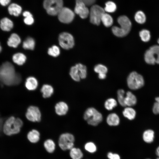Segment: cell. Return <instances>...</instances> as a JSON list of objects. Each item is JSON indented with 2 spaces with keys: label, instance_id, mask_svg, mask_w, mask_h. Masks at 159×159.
Masks as SVG:
<instances>
[{
  "label": "cell",
  "instance_id": "obj_30",
  "mask_svg": "<svg viewBox=\"0 0 159 159\" xmlns=\"http://www.w3.org/2000/svg\"><path fill=\"white\" fill-rule=\"evenodd\" d=\"M70 75L72 79L76 82L80 81V77L78 69L75 65L72 67L70 69Z\"/></svg>",
  "mask_w": 159,
  "mask_h": 159
},
{
  "label": "cell",
  "instance_id": "obj_2",
  "mask_svg": "<svg viewBox=\"0 0 159 159\" xmlns=\"http://www.w3.org/2000/svg\"><path fill=\"white\" fill-rule=\"evenodd\" d=\"M117 21L120 27L113 26L112 28L113 33L118 37L126 36L131 30L132 24L130 20L127 16L122 15L118 17Z\"/></svg>",
  "mask_w": 159,
  "mask_h": 159
},
{
  "label": "cell",
  "instance_id": "obj_11",
  "mask_svg": "<svg viewBox=\"0 0 159 159\" xmlns=\"http://www.w3.org/2000/svg\"><path fill=\"white\" fill-rule=\"evenodd\" d=\"M57 15L59 21L65 24L71 22L74 17V12L69 9L65 7H63Z\"/></svg>",
  "mask_w": 159,
  "mask_h": 159
},
{
  "label": "cell",
  "instance_id": "obj_21",
  "mask_svg": "<svg viewBox=\"0 0 159 159\" xmlns=\"http://www.w3.org/2000/svg\"><path fill=\"white\" fill-rule=\"evenodd\" d=\"M40 133L37 130L33 129L30 131L27 135V138L29 141L32 143H37L39 140Z\"/></svg>",
  "mask_w": 159,
  "mask_h": 159
},
{
  "label": "cell",
  "instance_id": "obj_9",
  "mask_svg": "<svg viewBox=\"0 0 159 159\" xmlns=\"http://www.w3.org/2000/svg\"><path fill=\"white\" fill-rule=\"evenodd\" d=\"M74 141V138L72 134L68 133H63L59 137V145L62 150H70L73 148Z\"/></svg>",
  "mask_w": 159,
  "mask_h": 159
},
{
  "label": "cell",
  "instance_id": "obj_19",
  "mask_svg": "<svg viewBox=\"0 0 159 159\" xmlns=\"http://www.w3.org/2000/svg\"><path fill=\"white\" fill-rule=\"evenodd\" d=\"M107 124L110 126H116L119 125L120 120L118 115L114 113L109 114L106 119Z\"/></svg>",
  "mask_w": 159,
  "mask_h": 159
},
{
  "label": "cell",
  "instance_id": "obj_46",
  "mask_svg": "<svg viewBox=\"0 0 159 159\" xmlns=\"http://www.w3.org/2000/svg\"><path fill=\"white\" fill-rule=\"evenodd\" d=\"M98 77L100 79H104L106 77V74L102 73L98 74Z\"/></svg>",
  "mask_w": 159,
  "mask_h": 159
},
{
  "label": "cell",
  "instance_id": "obj_15",
  "mask_svg": "<svg viewBox=\"0 0 159 159\" xmlns=\"http://www.w3.org/2000/svg\"><path fill=\"white\" fill-rule=\"evenodd\" d=\"M13 25L12 21L7 17L2 18L0 21V27L4 31H10L13 28Z\"/></svg>",
  "mask_w": 159,
  "mask_h": 159
},
{
  "label": "cell",
  "instance_id": "obj_37",
  "mask_svg": "<svg viewBox=\"0 0 159 159\" xmlns=\"http://www.w3.org/2000/svg\"><path fill=\"white\" fill-rule=\"evenodd\" d=\"M48 53L50 56L54 57H57L60 54V49L57 46L53 45L48 49Z\"/></svg>",
  "mask_w": 159,
  "mask_h": 159
},
{
  "label": "cell",
  "instance_id": "obj_25",
  "mask_svg": "<svg viewBox=\"0 0 159 159\" xmlns=\"http://www.w3.org/2000/svg\"><path fill=\"white\" fill-rule=\"evenodd\" d=\"M154 138V132L152 130H145L143 134V139L144 141L148 143H152Z\"/></svg>",
  "mask_w": 159,
  "mask_h": 159
},
{
  "label": "cell",
  "instance_id": "obj_4",
  "mask_svg": "<svg viewBox=\"0 0 159 159\" xmlns=\"http://www.w3.org/2000/svg\"><path fill=\"white\" fill-rule=\"evenodd\" d=\"M83 117L88 124L93 126L97 125L103 119L102 114L92 107H89L86 110Z\"/></svg>",
  "mask_w": 159,
  "mask_h": 159
},
{
  "label": "cell",
  "instance_id": "obj_8",
  "mask_svg": "<svg viewBox=\"0 0 159 159\" xmlns=\"http://www.w3.org/2000/svg\"><path fill=\"white\" fill-rule=\"evenodd\" d=\"M105 13L104 9L97 5L92 6L89 11L90 22L95 25H99L101 22V19Z\"/></svg>",
  "mask_w": 159,
  "mask_h": 159
},
{
  "label": "cell",
  "instance_id": "obj_49",
  "mask_svg": "<svg viewBox=\"0 0 159 159\" xmlns=\"http://www.w3.org/2000/svg\"><path fill=\"white\" fill-rule=\"evenodd\" d=\"M156 102H157L159 105V97H157L155 98Z\"/></svg>",
  "mask_w": 159,
  "mask_h": 159
},
{
  "label": "cell",
  "instance_id": "obj_6",
  "mask_svg": "<svg viewBox=\"0 0 159 159\" xmlns=\"http://www.w3.org/2000/svg\"><path fill=\"white\" fill-rule=\"evenodd\" d=\"M62 0H44L43 6L47 13L51 15H57L63 7Z\"/></svg>",
  "mask_w": 159,
  "mask_h": 159
},
{
  "label": "cell",
  "instance_id": "obj_10",
  "mask_svg": "<svg viewBox=\"0 0 159 159\" xmlns=\"http://www.w3.org/2000/svg\"><path fill=\"white\" fill-rule=\"evenodd\" d=\"M59 42L60 46L65 49L72 48L74 45V40L73 36L66 32H62L59 34Z\"/></svg>",
  "mask_w": 159,
  "mask_h": 159
},
{
  "label": "cell",
  "instance_id": "obj_32",
  "mask_svg": "<svg viewBox=\"0 0 159 159\" xmlns=\"http://www.w3.org/2000/svg\"><path fill=\"white\" fill-rule=\"evenodd\" d=\"M135 21L138 23L143 24L146 20V17L145 14L142 11H138L135 14L134 17Z\"/></svg>",
  "mask_w": 159,
  "mask_h": 159
},
{
  "label": "cell",
  "instance_id": "obj_29",
  "mask_svg": "<svg viewBox=\"0 0 159 159\" xmlns=\"http://www.w3.org/2000/svg\"><path fill=\"white\" fill-rule=\"evenodd\" d=\"M101 21L105 26L109 27L112 24L113 19L110 14L105 13L102 17Z\"/></svg>",
  "mask_w": 159,
  "mask_h": 159
},
{
  "label": "cell",
  "instance_id": "obj_17",
  "mask_svg": "<svg viewBox=\"0 0 159 159\" xmlns=\"http://www.w3.org/2000/svg\"><path fill=\"white\" fill-rule=\"evenodd\" d=\"M38 85V81L34 77H29L26 79L25 86L28 90H34L37 89Z\"/></svg>",
  "mask_w": 159,
  "mask_h": 159
},
{
  "label": "cell",
  "instance_id": "obj_35",
  "mask_svg": "<svg viewBox=\"0 0 159 159\" xmlns=\"http://www.w3.org/2000/svg\"><path fill=\"white\" fill-rule=\"evenodd\" d=\"M75 66L78 69L81 79L85 78L87 74V69L86 66L80 63L77 64Z\"/></svg>",
  "mask_w": 159,
  "mask_h": 159
},
{
  "label": "cell",
  "instance_id": "obj_52",
  "mask_svg": "<svg viewBox=\"0 0 159 159\" xmlns=\"http://www.w3.org/2000/svg\"><path fill=\"white\" fill-rule=\"evenodd\" d=\"M156 159H159V157L158 158Z\"/></svg>",
  "mask_w": 159,
  "mask_h": 159
},
{
  "label": "cell",
  "instance_id": "obj_23",
  "mask_svg": "<svg viewBox=\"0 0 159 159\" xmlns=\"http://www.w3.org/2000/svg\"><path fill=\"white\" fill-rule=\"evenodd\" d=\"M12 60L14 63L18 65H21L25 62L26 57L23 54L18 53L14 54L13 56Z\"/></svg>",
  "mask_w": 159,
  "mask_h": 159
},
{
  "label": "cell",
  "instance_id": "obj_7",
  "mask_svg": "<svg viewBox=\"0 0 159 159\" xmlns=\"http://www.w3.org/2000/svg\"><path fill=\"white\" fill-rule=\"evenodd\" d=\"M144 59L148 64H159V45L152 46L147 49L145 53Z\"/></svg>",
  "mask_w": 159,
  "mask_h": 159
},
{
  "label": "cell",
  "instance_id": "obj_34",
  "mask_svg": "<svg viewBox=\"0 0 159 159\" xmlns=\"http://www.w3.org/2000/svg\"><path fill=\"white\" fill-rule=\"evenodd\" d=\"M141 40L144 42H147L150 39L151 36L150 31L146 29L140 31L139 33Z\"/></svg>",
  "mask_w": 159,
  "mask_h": 159
},
{
  "label": "cell",
  "instance_id": "obj_31",
  "mask_svg": "<svg viewBox=\"0 0 159 159\" xmlns=\"http://www.w3.org/2000/svg\"><path fill=\"white\" fill-rule=\"evenodd\" d=\"M117 105L116 100L113 98H110L106 100L104 103L105 108L107 110H110Z\"/></svg>",
  "mask_w": 159,
  "mask_h": 159
},
{
  "label": "cell",
  "instance_id": "obj_47",
  "mask_svg": "<svg viewBox=\"0 0 159 159\" xmlns=\"http://www.w3.org/2000/svg\"><path fill=\"white\" fill-rule=\"evenodd\" d=\"M3 120L1 117H0V132L1 131L2 127H3Z\"/></svg>",
  "mask_w": 159,
  "mask_h": 159
},
{
  "label": "cell",
  "instance_id": "obj_33",
  "mask_svg": "<svg viewBox=\"0 0 159 159\" xmlns=\"http://www.w3.org/2000/svg\"><path fill=\"white\" fill-rule=\"evenodd\" d=\"M125 91L122 89H119L117 91V98L118 102L122 107L126 106L125 103Z\"/></svg>",
  "mask_w": 159,
  "mask_h": 159
},
{
  "label": "cell",
  "instance_id": "obj_27",
  "mask_svg": "<svg viewBox=\"0 0 159 159\" xmlns=\"http://www.w3.org/2000/svg\"><path fill=\"white\" fill-rule=\"evenodd\" d=\"M69 155L72 159H81L83 156L81 150L79 148L74 147L70 150Z\"/></svg>",
  "mask_w": 159,
  "mask_h": 159
},
{
  "label": "cell",
  "instance_id": "obj_36",
  "mask_svg": "<svg viewBox=\"0 0 159 159\" xmlns=\"http://www.w3.org/2000/svg\"><path fill=\"white\" fill-rule=\"evenodd\" d=\"M105 7L104 10L108 13H113L116 10L117 7L115 4L112 1H108L105 4Z\"/></svg>",
  "mask_w": 159,
  "mask_h": 159
},
{
  "label": "cell",
  "instance_id": "obj_48",
  "mask_svg": "<svg viewBox=\"0 0 159 159\" xmlns=\"http://www.w3.org/2000/svg\"><path fill=\"white\" fill-rule=\"evenodd\" d=\"M156 155L159 157V146L157 148L156 151Z\"/></svg>",
  "mask_w": 159,
  "mask_h": 159
},
{
  "label": "cell",
  "instance_id": "obj_50",
  "mask_svg": "<svg viewBox=\"0 0 159 159\" xmlns=\"http://www.w3.org/2000/svg\"><path fill=\"white\" fill-rule=\"evenodd\" d=\"M1 49H2V48H1V47L0 45V52H1Z\"/></svg>",
  "mask_w": 159,
  "mask_h": 159
},
{
  "label": "cell",
  "instance_id": "obj_53",
  "mask_svg": "<svg viewBox=\"0 0 159 159\" xmlns=\"http://www.w3.org/2000/svg\"><path fill=\"white\" fill-rule=\"evenodd\" d=\"M150 159V158H147V159Z\"/></svg>",
  "mask_w": 159,
  "mask_h": 159
},
{
  "label": "cell",
  "instance_id": "obj_42",
  "mask_svg": "<svg viewBox=\"0 0 159 159\" xmlns=\"http://www.w3.org/2000/svg\"><path fill=\"white\" fill-rule=\"evenodd\" d=\"M153 111L155 114H159V105L156 102L153 105Z\"/></svg>",
  "mask_w": 159,
  "mask_h": 159
},
{
  "label": "cell",
  "instance_id": "obj_44",
  "mask_svg": "<svg viewBox=\"0 0 159 159\" xmlns=\"http://www.w3.org/2000/svg\"><path fill=\"white\" fill-rule=\"evenodd\" d=\"M11 0H0V4L3 6H5L9 4Z\"/></svg>",
  "mask_w": 159,
  "mask_h": 159
},
{
  "label": "cell",
  "instance_id": "obj_26",
  "mask_svg": "<svg viewBox=\"0 0 159 159\" xmlns=\"http://www.w3.org/2000/svg\"><path fill=\"white\" fill-rule=\"evenodd\" d=\"M44 146L46 151L49 153H53L55 150V143L51 139L46 140L44 143Z\"/></svg>",
  "mask_w": 159,
  "mask_h": 159
},
{
  "label": "cell",
  "instance_id": "obj_43",
  "mask_svg": "<svg viewBox=\"0 0 159 159\" xmlns=\"http://www.w3.org/2000/svg\"><path fill=\"white\" fill-rule=\"evenodd\" d=\"M86 6L92 5L95 2L96 0H81Z\"/></svg>",
  "mask_w": 159,
  "mask_h": 159
},
{
  "label": "cell",
  "instance_id": "obj_5",
  "mask_svg": "<svg viewBox=\"0 0 159 159\" xmlns=\"http://www.w3.org/2000/svg\"><path fill=\"white\" fill-rule=\"evenodd\" d=\"M127 83L129 88L132 90H137L144 85V80L143 76L136 72H131L127 78Z\"/></svg>",
  "mask_w": 159,
  "mask_h": 159
},
{
  "label": "cell",
  "instance_id": "obj_28",
  "mask_svg": "<svg viewBox=\"0 0 159 159\" xmlns=\"http://www.w3.org/2000/svg\"><path fill=\"white\" fill-rule=\"evenodd\" d=\"M35 45L34 39L32 37H28L23 42V47L25 49L33 50Z\"/></svg>",
  "mask_w": 159,
  "mask_h": 159
},
{
  "label": "cell",
  "instance_id": "obj_45",
  "mask_svg": "<svg viewBox=\"0 0 159 159\" xmlns=\"http://www.w3.org/2000/svg\"><path fill=\"white\" fill-rule=\"evenodd\" d=\"M23 16L25 17H27L30 16H32V15L30 12L28 11H25L23 13Z\"/></svg>",
  "mask_w": 159,
  "mask_h": 159
},
{
  "label": "cell",
  "instance_id": "obj_18",
  "mask_svg": "<svg viewBox=\"0 0 159 159\" xmlns=\"http://www.w3.org/2000/svg\"><path fill=\"white\" fill-rule=\"evenodd\" d=\"M137 100L135 96L130 91H127L126 94L125 103L126 106L131 107L136 105Z\"/></svg>",
  "mask_w": 159,
  "mask_h": 159
},
{
  "label": "cell",
  "instance_id": "obj_22",
  "mask_svg": "<svg viewBox=\"0 0 159 159\" xmlns=\"http://www.w3.org/2000/svg\"><path fill=\"white\" fill-rule=\"evenodd\" d=\"M41 91L43 97L47 98L50 97L52 95L54 92V89L51 85L44 84L42 87Z\"/></svg>",
  "mask_w": 159,
  "mask_h": 159
},
{
  "label": "cell",
  "instance_id": "obj_40",
  "mask_svg": "<svg viewBox=\"0 0 159 159\" xmlns=\"http://www.w3.org/2000/svg\"><path fill=\"white\" fill-rule=\"evenodd\" d=\"M24 23L28 25L32 24L34 22V19L32 16L25 17L24 20Z\"/></svg>",
  "mask_w": 159,
  "mask_h": 159
},
{
  "label": "cell",
  "instance_id": "obj_41",
  "mask_svg": "<svg viewBox=\"0 0 159 159\" xmlns=\"http://www.w3.org/2000/svg\"><path fill=\"white\" fill-rule=\"evenodd\" d=\"M107 156L109 159H120V156L118 154L111 152L108 153Z\"/></svg>",
  "mask_w": 159,
  "mask_h": 159
},
{
  "label": "cell",
  "instance_id": "obj_39",
  "mask_svg": "<svg viewBox=\"0 0 159 159\" xmlns=\"http://www.w3.org/2000/svg\"><path fill=\"white\" fill-rule=\"evenodd\" d=\"M85 148L87 151L91 153L95 152L97 149L95 145L91 142H88L86 143Z\"/></svg>",
  "mask_w": 159,
  "mask_h": 159
},
{
  "label": "cell",
  "instance_id": "obj_51",
  "mask_svg": "<svg viewBox=\"0 0 159 159\" xmlns=\"http://www.w3.org/2000/svg\"><path fill=\"white\" fill-rule=\"evenodd\" d=\"M157 42H158V43L159 44V38L158 39V40H157Z\"/></svg>",
  "mask_w": 159,
  "mask_h": 159
},
{
  "label": "cell",
  "instance_id": "obj_3",
  "mask_svg": "<svg viewBox=\"0 0 159 159\" xmlns=\"http://www.w3.org/2000/svg\"><path fill=\"white\" fill-rule=\"evenodd\" d=\"M23 124V122L20 119L11 116L8 118L4 124L3 132L8 135L18 133Z\"/></svg>",
  "mask_w": 159,
  "mask_h": 159
},
{
  "label": "cell",
  "instance_id": "obj_1",
  "mask_svg": "<svg viewBox=\"0 0 159 159\" xmlns=\"http://www.w3.org/2000/svg\"><path fill=\"white\" fill-rule=\"evenodd\" d=\"M21 80L20 74L16 72L11 63L6 62L0 67V80L4 84L8 86L17 85Z\"/></svg>",
  "mask_w": 159,
  "mask_h": 159
},
{
  "label": "cell",
  "instance_id": "obj_12",
  "mask_svg": "<svg viewBox=\"0 0 159 159\" xmlns=\"http://www.w3.org/2000/svg\"><path fill=\"white\" fill-rule=\"evenodd\" d=\"M26 117L29 121L39 122L41 120V114L39 108L37 107L31 106L27 108Z\"/></svg>",
  "mask_w": 159,
  "mask_h": 159
},
{
  "label": "cell",
  "instance_id": "obj_20",
  "mask_svg": "<svg viewBox=\"0 0 159 159\" xmlns=\"http://www.w3.org/2000/svg\"><path fill=\"white\" fill-rule=\"evenodd\" d=\"M8 10L9 13L10 15L15 16H18L21 13L22 8L19 5L13 3L9 5L8 8Z\"/></svg>",
  "mask_w": 159,
  "mask_h": 159
},
{
  "label": "cell",
  "instance_id": "obj_38",
  "mask_svg": "<svg viewBox=\"0 0 159 159\" xmlns=\"http://www.w3.org/2000/svg\"><path fill=\"white\" fill-rule=\"evenodd\" d=\"M94 70L95 72L98 74H106L107 72V69L106 67L103 65L98 64L95 67Z\"/></svg>",
  "mask_w": 159,
  "mask_h": 159
},
{
  "label": "cell",
  "instance_id": "obj_24",
  "mask_svg": "<svg viewBox=\"0 0 159 159\" xmlns=\"http://www.w3.org/2000/svg\"><path fill=\"white\" fill-rule=\"evenodd\" d=\"M123 116L130 120H133L135 117L136 112L135 110L130 107H125L122 112Z\"/></svg>",
  "mask_w": 159,
  "mask_h": 159
},
{
  "label": "cell",
  "instance_id": "obj_14",
  "mask_svg": "<svg viewBox=\"0 0 159 159\" xmlns=\"http://www.w3.org/2000/svg\"><path fill=\"white\" fill-rule=\"evenodd\" d=\"M55 111L58 115L60 116L66 115L68 110V107L67 104L63 102H60L56 105Z\"/></svg>",
  "mask_w": 159,
  "mask_h": 159
},
{
  "label": "cell",
  "instance_id": "obj_16",
  "mask_svg": "<svg viewBox=\"0 0 159 159\" xmlns=\"http://www.w3.org/2000/svg\"><path fill=\"white\" fill-rule=\"evenodd\" d=\"M21 42L19 36L16 34L13 33L8 39L7 44L9 46L15 48L18 47Z\"/></svg>",
  "mask_w": 159,
  "mask_h": 159
},
{
  "label": "cell",
  "instance_id": "obj_13",
  "mask_svg": "<svg viewBox=\"0 0 159 159\" xmlns=\"http://www.w3.org/2000/svg\"><path fill=\"white\" fill-rule=\"evenodd\" d=\"M74 11L75 13L83 19L87 18L89 14L88 9L81 0H76Z\"/></svg>",
  "mask_w": 159,
  "mask_h": 159
}]
</instances>
